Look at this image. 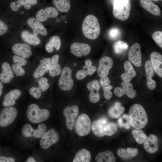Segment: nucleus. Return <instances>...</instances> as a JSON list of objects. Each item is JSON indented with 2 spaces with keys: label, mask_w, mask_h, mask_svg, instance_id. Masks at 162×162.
<instances>
[{
  "label": "nucleus",
  "mask_w": 162,
  "mask_h": 162,
  "mask_svg": "<svg viewBox=\"0 0 162 162\" xmlns=\"http://www.w3.org/2000/svg\"><path fill=\"white\" fill-rule=\"evenodd\" d=\"M29 92L31 95L37 99L39 98L42 95L41 92L38 87H32L29 89Z\"/></svg>",
  "instance_id": "45"
},
{
  "label": "nucleus",
  "mask_w": 162,
  "mask_h": 162,
  "mask_svg": "<svg viewBox=\"0 0 162 162\" xmlns=\"http://www.w3.org/2000/svg\"><path fill=\"white\" fill-rule=\"evenodd\" d=\"M75 130L79 136H84L88 134L91 129V122L89 117L83 113L77 118L75 124Z\"/></svg>",
  "instance_id": "6"
},
{
  "label": "nucleus",
  "mask_w": 162,
  "mask_h": 162,
  "mask_svg": "<svg viewBox=\"0 0 162 162\" xmlns=\"http://www.w3.org/2000/svg\"><path fill=\"white\" fill-rule=\"evenodd\" d=\"M85 65L83 67L84 69H87L88 67L92 66V61L89 59H88L86 60L85 62Z\"/></svg>",
  "instance_id": "53"
},
{
  "label": "nucleus",
  "mask_w": 162,
  "mask_h": 162,
  "mask_svg": "<svg viewBox=\"0 0 162 162\" xmlns=\"http://www.w3.org/2000/svg\"><path fill=\"white\" fill-rule=\"evenodd\" d=\"M151 1H153L155 2H158L160 0H161L162 1V0H151Z\"/></svg>",
  "instance_id": "57"
},
{
  "label": "nucleus",
  "mask_w": 162,
  "mask_h": 162,
  "mask_svg": "<svg viewBox=\"0 0 162 162\" xmlns=\"http://www.w3.org/2000/svg\"><path fill=\"white\" fill-rule=\"evenodd\" d=\"M59 56L56 54L53 56L50 60L49 70V74L54 77L60 74L62 72V68L58 63Z\"/></svg>",
  "instance_id": "26"
},
{
  "label": "nucleus",
  "mask_w": 162,
  "mask_h": 162,
  "mask_svg": "<svg viewBox=\"0 0 162 162\" xmlns=\"http://www.w3.org/2000/svg\"><path fill=\"white\" fill-rule=\"evenodd\" d=\"M124 66L125 72L121 75V78L124 81L129 82L132 79L136 76V72L129 61H126Z\"/></svg>",
  "instance_id": "25"
},
{
  "label": "nucleus",
  "mask_w": 162,
  "mask_h": 162,
  "mask_svg": "<svg viewBox=\"0 0 162 162\" xmlns=\"http://www.w3.org/2000/svg\"><path fill=\"white\" fill-rule=\"evenodd\" d=\"M131 4L129 0H114L112 13L116 19L125 21L129 17Z\"/></svg>",
  "instance_id": "4"
},
{
  "label": "nucleus",
  "mask_w": 162,
  "mask_h": 162,
  "mask_svg": "<svg viewBox=\"0 0 162 162\" xmlns=\"http://www.w3.org/2000/svg\"><path fill=\"white\" fill-rule=\"evenodd\" d=\"M61 45V40L59 37L56 35L52 36L49 42L46 44L45 48L46 51L49 53L52 52L54 48L58 50Z\"/></svg>",
  "instance_id": "31"
},
{
  "label": "nucleus",
  "mask_w": 162,
  "mask_h": 162,
  "mask_svg": "<svg viewBox=\"0 0 162 162\" xmlns=\"http://www.w3.org/2000/svg\"><path fill=\"white\" fill-rule=\"evenodd\" d=\"M12 50L15 54L24 58H29L32 54L30 46L26 44H16L13 46Z\"/></svg>",
  "instance_id": "16"
},
{
  "label": "nucleus",
  "mask_w": 162,
  "mask_h": 162,
  "mask_svg": "<svg viewBox=\"0 0 162 162\" xmlns=\"http://www.w3.org/2000/svg\"><path fill=\"white\" fill-rule=\"evenodd\" d=\"M129 61L136 67H140L142 65V53L139 44L136 43L130 47L128 54Z\"/></svg>",
  "instance_id": "11"
},
{
  "label": "nucleus",
  "mask_w": 162,
  "mask_h": 162,
  "mask_svg": "<svg viewBox=\"0 0 162 162\" xmlns=\"http://www.w3.org/2000/svg\"><path fill=\"white\" fill-rule=\"evenodd\" d=\"M25 161L26 162H38V161L35 157L32 156H30L28 157Z\"/></svg>",
  "instance_id": "54"
},
{
  "label": "nucleus",
  "mask_w": 162,
  "mask_h": 162,
  "mask_svg": "<svg viewBox=\"0 0 162 162\" xmlns=\"http://www.w3.org/2000/svg\"><path fill=\"white\" fill-rule=\"evenodd\" d=\"M113 48L116 53L120 54L123 53L128 49V45L126 43L118 40L114 43Z\"/></svg>",
  "instance_id": "39"
},
{
  "label": "nucleus",
  "mask_w": 162,
  "mask_h": 162,
  "mask_svg": "<svg viewBox=\"0 0 162 162\" xmlns=\"http://www.w3.org/2000/svg\"><path fill=\"white\" fill-rule=\"evenodd\" d=\"M132 134L136 142L140 144L143 143L147 138V136L145 133L139 129L133 130L132 131Z\"/></svg>",
  "instance_id": "37"
},
{
  "label": "nucleus",
  "mask_w": 162,
  "mask_h": 162,
  "mask_svg": "<svg viewBox=\"0 0 162 162\" xmlns=\"http://www.w3.org/2000/svg\"><path fill=\"white\" fill-rule=\"evenodd\" d=\"M3 85L2 83L0 81V97L1 96L2 92Z\"/></svg>",
  "instance_id": "56"
},
{
  "label": "nucleus",
  "mask_w": 162,
  "mask_h": 162,
  "mask_svg": "<svg viewBox=\"0 0 162 162\" xmlns=\"http://www.w3.org/2000/svg\"><path fill=\"white\" fill-rule=\"evenodd\" d=\"M86 87L87 89L90 91L93 89L99 90L100 83L99 81L97 80H92L87 83Z\"/></svg>",
  "instance_id": "46"
},
{
  "label": "nucleus",
  "mask_w": 162,
  "mask_h": 162,
  "mask_svg": "<svg viewBox=\"0 0 162 162\" xmlns=\"http://www.w3.org/2000/svg\"><path fill=\"white\" fill-rule=\"evenodd\" d=\"M108 122V119L104 117L94 121L91 125V129L93 133L99 137L105 135V132Z\"/></svg>",
  "instance_id": "14"
},
{
  "label": "nucleus",
  "mask_w": 162,
  "mask_h": 162,
  "mask_svg": "<svg viewBox=\"0 0 162 162\" xmlns=\"http://www.w3.org/2000/svg\"><path fill=\"white\" fill-rule=\"evenodd\" d=\"M28 121L37 124L47 120L50 116L49 111L46 109H41L37 104H32L29 105L26 112Z\"/></svg>",
  "instance_id": "3"
},
{
  "label": "nucleus",
  "mask_w": 162,
  "mask_h": 162,
  "mask_svg": "<svg viewBox=\"0 0 162 162\" xmlns=\"http://www.w3.org/2000/svg\"><path fill=\"white\" fill-rule=\"evenodd\" d=\"M18 114L17 110L15 107H5L0 112V127H6L13 123Z\"/></svg>",
  "instance_id": "7"
},
{
  "label": "nucleus",
  "mask_w": 162,
  "mask_h": 162,
  "mask_svg": "<svg viewBox=\"0 0 162 162\" xmlns=\"http://www.w3.org/2000/svg\"><path fill=\"white\" fill-rule=\"evenodd\" d=\"M2 71L0 73V80L4 83H9L14 77V75L10 64L7 62L2 65Z\"/></svg>",
  "instance_id": "23"
},
{
  "label": "nucleus",
  "mask_w": 162,
  "mask_h": 162,
  "mask_svg": "<svg viewBox=\"0 0 162 162\" xmlns=\"http://www.w3.org/2000/svg\"><path fill=\"white\" fill-rule=\"evenodd\" d=\"M13 60L14 63L22 66L26 65L27 63L25 58L17 55L13 56Z\"/></svg>",
  "instance_id": "47"
},
{
  "label": "nucleus",
  "mask_w": 162,
  "mask_h": 162,
  "mask_svg": "<svg viewBox=\"0 0 162 162\" xmlns=\"http://www.w3.org/2000/svg\"><path fill=\"white\" fill-rule=\"evenodd\" d=\"M59 140L58 132L54 129L46 131L40 139L39 145L43 149H48L51 146L57 143Z\"/></svg>",
  "instance_id": "8"
},
{
  "label": "nucleus",
  "mask_w": 162,
  "mask_h": 162,
  "mask_svg": "<svg viewBox=\"0 0 162 162\" xmlns=\"http://www.w3.org/2000/svg\"><path fill=\"white\" fill-rule=\"evenodd\" d=\"M158 139L154 135L151 134L144 142L143 144L145 150L150 154L157 152L158 149Z\"/></svg>",
  "instance_id": "21"
},
{
  "label": "nucleus",
  "mask_w": 162,
  "mask_h": 162,
  "mask_svg": "<svg viewBox=\"0 0 162 162\" xmlns=\"http://www.w3.org/2000/svg\"><path fill=\"white\" fill-rule=\"evenodd\" d=\"M118 126L121 128H124L126 129H129L131 125L129 115L124 114L120 116L117 121Z\"/></svg>",
  "instance_id": "38"
},
{
  "label": "nucleus",
  "mask_w": 162,
  "mask_h": 162,
  "mask_svg": "<svg viewBox=\"0 0 162 162\" xmlns=\"http://www.w3.org/2000/svg\"><path fill=\"white\" fill-rule=\"evenodd\" d=\"M113 65V61L110 57L104 56L99 60L97 73L101 77L107 76Z\"/></svg>",
  "instance_id": "13"
},
{
  "label": "nucleus",
  "mask_w": 162,
  "mask_h": 162,
  "mask_svg": "<svg viewBox=\"0 0 162 162\" xmlns=\"http://www.w3.org/2000/svg\"><path fill=\"white\" fill-rule=\"evenodd\" d=\"M21 94V91L18 89H14L9 92L4 96L3 106L7 107L15 105L16 100L20 98Z\"/></svg>",
  "instance_id": "20"
},
{
  "label": "nucleus",
  "mask_w": 162,
  "mask_h": 162,
  "mask_svg": "<svg viewBox=\"0 0 162 162\" xmlns=\"http://www.w3.org/2000/svg\"><path fill=\"white\" fill-rule=\"evenodd\" d=\"M117 130L116 125L113 122H109L107 123L105 131V135L111 136L114 135Z\"/></svg>",
  "instance_id": "40"
},
{
  "label": "nucleus",
  "mask_w": 162,
  "mask_h": 162,
  "mask_svg": "<svg viewBox=\"0 0 162 162\" xmlns=\"http://www.w3.org/2000/svg\"><path fill=\"white\" fill-rule=\"evenodd\" d=\"M138 152L137 149L129 148L127 149L120 148L117 151L118 155L121 158L125 160L131 159L136 156Z\"/></svg>",
  "instance_id": "29"
},
{
  "label": "nucleus",
  "mask_w": 162,
  "mask_h": 162,
  "mask_svg": "<svg viewBox=\"0 0 162 162\" xmlns=\"http://www.w3.org/2000/svg\"><path fill=\"white\" fill-rule=\"evenodd\" d=\"M12 69L17 76H22L25 74V71L22 66L14 63L12 66Z\"/></svg>",
  "instance_id": "44"
},
{
  "label": "nucleus",
  "mask_w": 162,
  "mask_h": 162,
  "mask_svg": "<svg viewBox=\"0 0 162 162\" xmlns=\"http://www.w3.org/2000/svg\"><path fill=\"white\" fill-rule=\"evenodd\" d=\"M52 2L58 10L61 12H66L70 9V0H52Z\"/></svg>",
  "instance_id": "35"
},
{
  "label": "nucleus",
  "mask_w": 162,
  "mask_h": 162,
  "mask_svg": "<svg viewBox=\"0 0 162 162\" xmlns=\"http://www.w3.org/2000/svg\"><path fill=\"white\" fill-rule=\"evenodd\" d=\"M121 85L122 88L118 87L114 89V93L117 97H121L126 94L130 98L133 99L136 96V92L133 89L131 83L123 81Z\"/></svg>",
  "instance_id": "12"
},
{
  "label": "nucleus",
  "mask_w": 162,
  "mask_h": 162,
  "mask_svg": "<svg viewBox=\"0 0 162 162\" xmlns=\"http://www.w3.org/2000/svg\"><path fill=\"white\" fill-rule=\"evenodd\" d=\"M46 125L42 123L38 124L37 128H34L30 124H24L21 129V134L25 138L35 139H40L46 131Z\"/></svg>",
  "instance_id": "5"
},
{
  "label": "nucleus",
  "mask_w": 162,
  "mask_h": 162,
  "mask_svg": "<svg viewBox=\"0 0 162 162\" xmlns=\"http://www.w3.org/2000/svg\"><path fill=\"white\" fill-rule=\"evenodd\" d=\"M31 4L34 6L37 3V0H28Z\"/></svg>",
  "instance_id": "55"
},
{
  "label": "nucleus",
  "mask_w": 162,
  "mask_h": 162,
  "mask_svg": "<svg viewBox=\"0 0 162 162\" xmlns=\"http://www.w3.org/2000/svg\"><path fill=\"white\" fill-rule=\"evenodd\" d=\"M145 69L147 78V86L148 88L152 90L156 87L155 81L152 79V77L154 75L153 68L150 61H147L145 64Z\"/></svg>",
  "instance_id": "24"
},
{
  "label": "nucleus",
  "mask_w": 162,
  "mask_h": 162,
  "mask_svg": "<svg viewBox=\"0 0 162 162\" xmlns=\"http://www.w3.org/2000/svg\"><path fill=\"white\" fill-rule=\"evenodd\" d=\"M91 158V154L90 152L86 149H82L76 153L73 162H89Z\"/></svg>",
  "instance_id": "33"
},
{
  "label": "nucleus",
  "mask_w": 162,
  "mask_h": 162,
  "mask_svg": "<svg viewBox=\"0 0 162 162\" xmlns=\"http://www.w3.org/2000/svg\"><path fill=\"white\" fill-rule=\"evenodd\" d=\"M152 38L156 43L160 47H162V32L157 31L153 33Z\"/></svg>",
  "instance_id": "43"
},
{
  "label": "nucleus",
  "mask_w": 162,
  "mask_h": 162,
  "mask_svg": "<svg viewBox=\"0 0 162 162\" xmlns=\"http://www.w3.org/2000/svg\"><path fill=\"white\" fill-rule=\"evenodd\" d=\"M28 26L32 29L33 34L37 36L38 34L43 36L47 34V32L43 25L37 19L34 17L29 18L27 21Z\"/></svg>",
  "instance_id": "19"
},
{
  "label": "nucleus",
  "mask_w": 162,
  "mask_h": 162,
  "mask_svg": "<svg viewBox=\"0 0 162 162\" xmlns=\"http://www.w3.org/2000/svg\"><path fill=\"white\" fill-rule=\"evenodd\" d=\"M22 5L28 10L30 9L31 8V4L28 0H17L16 2H11L10 6L12 10L16 11Z\"/></svg>",
  "instance_id": "36"
},
{
  "label": "nucleus",
  "mask_w": 162,
  "mask_h": 162,
  "mask_svg": "<svg viewBox=\"0 0 162 162\" xmlns=\"http://www.w3.org/2000/svg\"><path fill=\"white\" fill-rule=\"evenodd\" d=\"M87 75H89L88 70L83 69L78 71L76 76L77 80H81L84 79Z\"/></svg>",
  "instance_id": "49"
},
{
  "label": "nucleus",
  "mask_w": 162,
  "mask_h": 162,
  "mask_svg": "<svg viewBox=\"0 0 162 162\" xmlns=\"http://www.w3.org/2000/svg\"><path fill=\"white\" fill-rule=\"evenodd\" d=\"M110 80L107 76L101 77L100 80V84L104 90V96L107 100L110 99L112 95V92L110 90L113 87L110 85Z\"/></svg>",
  "instance_id": "28"
},
{
  "label": "nucleus",
  "mask_w": 162,
  "mask_h": 162,
  "mask_svg": "<svg viewBox=\"0 0 162 162\" xmlns=\"http://www.w3.org/2000/svg\"><path fill=\"white\" fill-rule=\"evenodd\" d=\"M63 114L65 117L67 127L69 130L74 128L76 119L79 114V108L75 105L68 106L63 110Z\"/></svg>",
  "instance_id": "10"
},
{
  "label": "nucleus",
  "mask_w": 162,
  "mask_h": 162,
  "mask_svg": "<svg viewBox=\"0 0 162 162\" xmlns=\"http://www.w3.org/2000/svg\"><path fill=\"white\" fill-rule=\"evenodd\" d=\"M16 158L14 157L0 156V162H15Z\"/></svg>",
  "instance_id": "51"
},
{
  "label": "nucleus",
  "mask_w": 162,
  "mask_h": 162,
  "mask_svg": "<svg viewBox=\"0 0 162 162\" xmlns=\"http://www.w3.org/2000/svg\"><path fill=\"white\" fill-rule=\"evenodd\" d=\"M74 65L75 66H76V63H75L74 64Z\"/></svg>",
  "instance_id": "58"
},
{
  "label": "nucleus",
  "mask_w": 162,
  "mask_h": 162,
  "mask_svg": "<svg viewBox=\"0 0 162 162\" xmlns=\"http://www.w3.org/2000/svg\"><path fill=\"white\" fill-rule=\"evenodd\" d=\"M150 62L154 71L162 77V56L157 52H153L150 54Z\"/></svg>",
  "instance_id": "18"
},
{
  "label": "nucleus",
  "mask_w": 162,
  "mask_h": 162,
  "mask_svg": "<svg viewBox=\"0 0 162 162\" xmlns=\"http://www.w3.org/2000/svg\"><path fill=\"white\" fill-rule=\"evenodd\" d=\"M8 28L6 24L0 20V36L2 35L7 32Z\"/></svg>",
  "instance_id": "50"
},
{
  "label": "nucleus",
  "mask_w": 162,
  "mask_h": 162,
  "mask_svg": "<svg viewBox=\"0 0 162 162\" xmlns=\"http://www.w3.org/2000/svg\"><path fill=\"white\" fill-rule=\"evenodd\" d=\"M120 30L116 28H111L109 31V34L110 38L112 39L118 38L120 36Z\"/></svg>",
  "instance_id": "48"
},
{
  "label": "nucleus",
  "mask_w": 162,
  "mask_h": 162,
  "mask_svg": "<svg viewBox=\"0 0 162 162\" xmlns=\"http://www.w3.org/2000/svg\"><path fill=\"white\" fill-rule=\"evenodd\" d=\"M49 87L48 83V80L45 77L40 78L38 81V88L41 92H44L47 90Z\"/></svg>",
  "instance_id": "42"
},
{
  "label": "nucleus",
  "mask_w": 162,
  "mask_h": 162,
  "mask_svg": "<svg viewBox=\"0 0 162 162\" xmlns=\"http://www.w3.org/2000/svg\"><path fill=\"white\" fill-rule=\"evenodd\" d=\"M98 89H93L91 90L88 96L90 101L93 103L98 102L100 99V95Z\"/></svg>",
  "instance_id": "41"
},
{
  "label": "nucleus",
  "mask_w": 162,
  "mask_h": 162,
  "mask_svg": "<svg viewBox=\"0 0 162 162\" xmlns=\"http://www.w3.org/2000/svg\"><path fill=\"white\" fill-rule=\"evenodd\" d=\"M97 69V68L95 66L92 65L87 68V70L88 73L89 75L90 76L93 75L96 71Z\"/></svg>",
  "instance_id": "52"
},
{
  "label": "nucleus",
  "mask_w": 162,
  "mask_h": 162,
  "mask_svg": "<svg viewBox=\"0 0 162 162\" xmlns=\"http://www.w3.org/2000/svg\"><path fill=\"white\" fill-rule=\"evenodd\" d=\"M74 81L72 77V70L68 67L63 68L58 81L60 88L64 91L71 90L74 86Z\"/></svg>",
  "instance_id": "9"
},
{
  "label": "nucleus",
  "mask_w": 162,
  "mask_h": 162,
  "mask_svg": "<svg viewBox=\"0 0 162 162\" xmlns=\"http://www.w3.org/2000/svg\"><path fill=\"white\" fill-rule=\"evenodd\" d=\"M129 116L131 126L136 129L143 128L147 124V113L140 104H136L132 105L130 109Z\"/></svg>",
  "instance_id": "1"
},
{
  "label": "nucleus",
  "mask_w": 162,
  "mask_h": 162,
  "mask_svg": "<svg viewBox=\"0 0 162 162\" xmlns=\"http://www.w3.org/2000/svg\"><path fill=\"white\" fill-rule=\"evenodd\" d=\"M140 2L141 6L147 11L155 16L160 15V8L151 0H140Z\"/></svg>",
  "instance_id": "27"
},
{
  "label": "nucleus",
  "mask_w": 162,
  "mask_h": 162,
  "mask_svg": "<svg viewBox=\"0 0 162 162\" xmlns=\"http://www.w3.org/2000/svg\"><path fill=\"white\" fill-rule=\"evenodd\" d=\"M70 49L71 52L78 57L86 56L91 51L90 46L84 43H74L71 45Z\"/></svg>",
  "instance_id": "15"
},
{
  "label": "nucleus",
  "mask_w": 162,
  "mask_h": 162,
  "mask_svg": "<svg viewBox=\"0 0 162 162\" xmlns=\"http://www.w3.org/2000/svg\"><path fill=\"white\" fill-rule=\"evenodd\" d=\"M58 12L55 8L52 7H47L45 9H41L36 14V18L41 22L46 20L49 18H55L57 16Z\"/></svg>",
  "instance_id": "17"
},
{
  "label": "nucleus",
  "mask_w": 162,
  "mask_h": 162,
  "mask_svg": "<svg viewBox=\"0 0 162 162\" xmlns=\"http://www.w3.org/2000/svg\"><path fill=\"white\" fill-rule=\"evenodd\" d=\"M82 30L85 37L91 40L96 39L99 36L100 28L98 21L94 15H89L84 19Z\"/></svg>",
  "instance_id": "2"
},
{
  "label": "nucleus",
  "mask_w": 162,
  "mask_h": 162,
  "mask_svg": "<svg viewBox=\"0 0 162 162\" xmlns=\"http://www.w3.org/2000/svg\"><path fill=\"white\" fill-rule=\"evenodd\" d=\"M51 59L49 58H43L40 60V63L33 73V76L34 78L43 76L49 69Z\"/></svg>",
  "instance_id": "22"
},
{
  "label": "nucleus",
  "mask_w": 162,
  "mask_h": 162,
  "mask_svg": "<svg viewBox=\"0 0 162 162\" xmlns=\"http://www.w3.org/2000/svg\"><path fill=\"white\" fill-rule=\"evenodd\" d=\"M21 38L26 43L33 46H37L40 43L39 38L27 30H23L21 33Z\"/></svg>",
  "instance_id": "30"
},
{
  "label": "nucleus",
  "mask_w": 162,
  "mask_h": 162,
  "mask_svg": "<svg viewBox=\"0 0 162 162\" xmlns=\"http://www.w3.org/2000/svg\"><path fill=\"white\" fill-rule=\"evenodd\" d=\"M95 160L98 162H114L116 160L113 154L110 151L99 153L96 156Z\"/></svg>",
  "instance_id": "34"
},
{
  "label": "nucleus",
  "mask_w": 162,
  "mask_h": 162,
  "mask_svg": "<svg viewBox=\"0 0 162 162\" xmlns=\"http://www.w3.org/2000/svg\"><path fill=\"white\" fill-rule=\"evenodd\" d=\"M125 108L121 106V104L119 102H116L114 105L111 107L109 110L108 114L112 118H117L124 112Z\"/></svg>",
  "instance_id": "32"
}]
</instances>
